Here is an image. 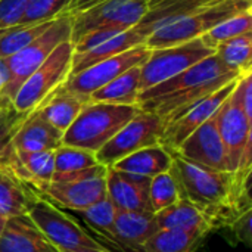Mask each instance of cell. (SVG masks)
<instances>
[{
  "label": "cell",
  "mask_w": 252,
  "mask_h": 252,
  "mask_svg": "<svg viewBox=\"0 0 252 252\" xmlns=\"http://www.w3.org/2000/svg\"><path fill=\"white\" fill-rule=\"evenodd\" d=\"M86 103H89L86 99L68 92L61 84L34 111L56 130L65 133Z\"/></svg>",
  "instance_id": "cell-21"
},
{
  "label": "cell",
  "mask_w": 252,
  "mask_h": 252,
  "mask_svg": "<svg viewBox=\"0 0 252 252\" xmlns=\"http://www.w3.org/2000/svg\"><path fill=\"white\" fill-rule=\"evenodd\" d=\"M173 165V154L162 145H154L133 152L131 155L117 161L111 168L123 173H131L154 179L158 174L167 173Z\"/></svg>",
  "instance_id": "cell-22"
},
{
  "label": "cell",
  "mask_w": 252,
  "mask_h": 252,
  "mask_svg": "<svg viewBox=\"0 0 252 252\" xmlns=\"http://www.w3.org/2000/svg\"><path fill=\"white\" fill-rule=\"evenodd\" d=\"M53 21L47 22H37V24H28V25H13L9 28L0 30V58L6 59L19 50H22L25 46H28L31 41H34L37 37H40Z\"/></svg>",
  "instance_id": "cell-28"
},
{
  "label": "cell",
  "mask_w": 252,
  "mask_h": 252,
  "mask_svg": "<svg viewBox=\"0 0 252 252\" xmlns=\"http://www.w3.org/2000/svg\"><path fill=\"white\" fill-rule=\"evenodd\" d=\"M239 75L214 53L167 81L140 92L137 106L145 112L158 115L167 126L204 97L235 81Z\"/></svg>",
  "instance_id": "cell-1"
},
{
  "label": "cell",
  "mask_w": 252,
  "mask_h": 252,
  "mask_svg": "<svg viewBox=\"0 0 252 252\" xmlns=\"http://www.w3.org/2000/svg\"><path fill=\"white\" fill-rule=\"evenodd\" d=\"M7 81H9V69H7V65L4 62V59L0 58V96H1L3 89L6 87Z\"/></svg>",
  "instance_id": "cell-38"
},
{
  "label": "cell",
  "mask_w": 252,
  "mask_h": 252,
  "mask_svg": "<svg viewBox=\"0 0 252 252\" xmlns=\"http://www.w3.org/2000/svg\"><path fill=\"white\" fill-rule=\"evenodd\" d=\"M216 123L226 151L229 171L252 168V120L230 94L217 109Z\"/></svg>",
  "instance_id": "cell-11"
},
{
  "label": "cell",
  "mask_w": 252,
  "mask_h": 252,
  "mask_svg": "<svg viewBox=\"0 0 252 252\" xmlns=\"http://www.w3.org/2000/svg\"><path fill=\"white\" fill-rule=\"evenodd\" d=\"M100 1H103V0H71V4H69L66 12L74 13V12L86 10V9H89V7H92V6H94V4H97Z\"/></svg>",
  "instance_id": "cell-37"
},
{
  "label": "cell",
  "mask_w": 252,
  "mask_h": 252,
  "mask_svg": "<svg viewBox=\"0 0 252 252\" xmlns=\"http://www.w3.org/2000/svg\"><path fill=\"white\" fill-rule=\"evenodd\" d=\"M149 185L151 179L145 176L117 171L111 167L106 171V196L117 211H151Z\"/></svg>",
  "instance_id": "cell-15"
},
{
  "label": "cell",
  "mask_w": 252,
  "mask_h": 252,
  "mask_svg": "<svg viewBox=\"0 0 252 252\" xmlns=\"http://www.w3.org/2000/svg\"><path fill=\"white\" fill-rule=\"evenodd\" d=\"M219 1L223 0H151L149 10L139 24L151 34L159 21L186 15L189 12L216 4Z\"/></svg>",
  "instance_id": "cell-26"
},
{
  "label": "cell",
  "mask_w": 252,
  "mask_h": 252,
  "mask_svg": "<svg viewBox=\"0 0 252 252\" xmlns=\"http://www.w3.org/2000/svg\"><path fill=\"white\" fill-rule=\"evenodd\" d=\"M28 114L19 112L13 108V105H9L6 109L0 112V162L7 157V154L12 149V140L19 128V126L24 123Z\"/></svg>",
  "instance_id": "cell-34"
},
{
  "label": "cell",
  "mask_w": 252,
  "mask_h": 252,
  "mask_svg": "<svg viewBox=\"0 0 252 252\" xmlns=\"http://www.w3.org/2000/svg\"><path fill=\"white\" fill-rule=\"evenodd\" d=\"M236 80L219 89L217 92L211 93L210 96L204 97L202 100L195 103L192 108H189L186 112H183L177 120L167 124L159 145H162L170 152H174L199 126H202L207 120H210L217 112L221 103L232 93Z\"/></svg>",
  "instance_id": "cell-14"
},
{
  "label": "cell",
  "mask_w": 252,
  "mask_h": 252,
  "mask_svg": "<svg viewBox=\"0 0 252 252\" xmlns=\"http://www.w3.org/2000/svg\"><path fill=\"white\" fill-rule=\"evenodd\" d=\"M252 28V15L251 10L238 13L235 16H230L227 19H224L223 22H220L219 25H216L214 28H211L208 32H205L204 35H201L202 41L216 50V47L229 40L233 38L236 35L245 34V32H251Z\"/></svg>",
  "instance_id": "cell-32"
},
{
  "label": "cell",
  "mask_w": 252,
  "mask_h": 252,
  "mask_svg": "<svg viewBox=\"0 0 252 252\" xmlns=\"http://www.w3.org/2000/svg\"><path fill=\"white\" fill-rule=\"evenodd\" d=\"M99 165L94 152L62 145L55 151V174H69Z\"/></svg>",
  "instance_id": "cell-31"
},
{
  "label": "cell",
  "mask_w": 252,
  "mask_h": 252,
  "mask_svg": "<svg viewBox=\"0 0 252 252\" xmlns=\"http://www.w3.org/2000/svg\"><path fill=\"white\" fill-rule=\"evenodd\" d=\"M252 210L241 214L238 219H235L227 227L223 230L229 232V236L232 241H238L241 244H245L248 247L252 245V229H251Z\"/></svg>",
  "instance_id": "cell-36"
},
{
  "label": "cell",
  "mask_w": 252,
  "mask_h": 252,
  "mask_svg": "<svg viewBox=\"0 0 252 252\" xmlns=\"http://www.w3.org/2000/svg\"><path fill=\"white\" fill-rule=\"evenodd\" d=\"M139 111V106L89 102L84 105L69 128L63 133L62 145L96 154Z\"/></svg>",
  "instance_id": "cell-3"
},
{
  "label": "cell",
  "mask_w": 252,
  "mask_h": 252,
  "mask_svg": "<svg viewBox=\"0 0 252 252\" xmlns=\"http://www.w3.org/2000/svg\"><path fill=\"white\" fill-rule=\"evenodd\" d=\"M158 232L155 214L151 211H118L115 217V244L124 250L139 252L142 245Z\"/></svg>",
  "instance_id": "cell-19"
},
{
  "label": "cell",
  "mask_w": 252,
  "mask_h": 252,
  "mask_svg": "<svg viewBox=\"0 0 252 252\" xmlns=\"http://www.w3.org/2000/svg\"><path fill=\"white\" fill-rule=\"evenodd\" d=\"M148 37H149V32L140 24H137L136 27L114 35L108 41H105V43L87 50V52H83V53L74 52L72 61H71L69 75L77 74V72H80V71H83V69H86V68H89V66L100 62V61H105L108 58L117 56L123 52H127L133 47L142 46L146 43Z\"/></svg>",
  "instance_id": "cell-17"
},
{
  "label": "cell",
  "mask_w": 252,
  "mask_h": 252,
  "mask_svg": "<svg viewBox=\"0 0 252 252\" xmlns=\"http://www.w3.org/2000/svg\"><path fill=\"white\" fill-rule=\"evenodd\" d=\"M72 24L71 13L63 12L53 19L52 25L34 41L25 46L18 53L4 59L9 69V81L1 92V96L12 102L19 87L27 81V78L47 59V56L65 41H71Z\"/></svg>",
  "instance_id": "cell-5"
},
{
  "label": "cell",
  "mask_w": 252,
  "mask_h": 252,
  "mask_svg": "<svg viewBox=\"0 0 252 252\" xmlns=\"http://www.w3.org/2000/svg\"><path fill=\"white\" fill-rule=\"evenodd\" d=\"M9 105H12V102H9V100H6L3 96H0V112L3 111V109H6Z\"/></svg>",
  "instance_id": "cell-40"
},
{
  "label": "cell",
  "mask_w": 252,
  "mask_h": 252,
  "mask_svg": "<svg viewBox=\"0 0 252 252\" xmlns=\"http://www.w3.org/2000/svg\"><path fill=\"white\" fill-rule=\"evenodd\" d=\"M63 252H112L109 251V250H106V248H100V250H77V251H63Z\"/></svg>",
  "instance_id": "cell-39"
},
{
  "label": "cell",
  "mask_w": 252,
  "mask_h": 252,
  "mask_svg": "<svg viewBox=\"0 0 252 252\" xmlns=\"http://www.w3.org/2000/svg\"><path fill=\"white\" fill-rule=\"evenodd\" d=\"M173 154L205 168L229 171L226 151L216 123V114L199 126Z\"/></svg>",
  "instance_id": "cell-13"
},
{
  "label": "cell",
  "mask_w": 252,
  "mask_h": 252,
  "mask_svg": "<svg viewBox=\"0 0 252 252\" xmlns=\"http://www.w3.org/2000/svg\"><path fill=\"white\" fill-rule=\"evenodd\" d=\"M164 128L165 124L158 115L140 109L105 146L96 152V158L100 165L109 168L117 161L136 151L158 145Z\"/></svg>",
  "instance_id": "cell-10"
},
{
  "label": "cell",
  "mask_w": 252,
  "mask_h": 252,
  "mask_svg": "<svg viewBox=\"0 0 252 252\" xmlns=\"http://www.w3.org/2000/svg\"><path fill=\"white\" fill-rule=\"evenodd\" d=\"M149 0H103L86 10L71 13V43L96 30L126 31L136 27L148 13Z\"/></svg>",
  "instance_id": "cell-7"
},
{
  "label": "cell",
  "mask_w": 252,
  "mask_h": 252,
  "mask_svg": "<svg viewBox=\"0 0 252 252\" xmlns=\"http://www.w3.org/2000/svg\"><path fill=\"white\" fill-rule=\"evenodd\" d=\"M69 4L71 0H28V4L19 24L28 25L53 21L61 13L66 12Z\"/></svg>",
  "instance_id": "cell-33"
},
{
  "label": "cell",
  "mask_w": 252,
  "mask_h": 252,
  "mask_svg": "<svg viewBox=\"0 0 252 252\" xmlns=\"http://www.w3.org/2000/svg\"><path fill=\"white\" fill-rule=\"evenodd\" d=\"M27 216L59 252L103 248L74 219L37 195H34Z\"/></svg>",
  "instance_id": "cell-6"
},
{
  "label": "cell",
  "mask_w": 252,
  "mask_h": 252,
  "mask_svg": "<svg viewBox=\"0 0 252 252\" xmlns=\"http://www.w3.org/2000/svg\"><path fill=\"white\" fill-rule=\"evenodd\" d=\"M62 131L56 130L35 111H32L19 126L12 140V148L25 152L56 151L59 146H62Z\"/></svg>",
  "instance_id": "cell-20"
},
{
  "label": "cell",
  "mask_w": 252,
  "mask_h": 252,
  "mask_svg": "<svg viewBox=\"0 0 252 252\" xmlns=\"http://www.w3.org/2000/svg\"><path fill=\"white\" fill-rule=\"evenodd\" d=\"M27 4L28 0H0V30L18 25Z\"/></svg>",
  "instance_id": "cell-35"
},
{
  "label": "cell",
  "mask_w": 252,
  "mask_h": 252,
  "mask_svg": "<svg viewBox=\"0 0 252 252\" xmlns=\"http://www.w3.org/2000/svg\"><path fill=\"white\" fill-rule=\"evenodd\" d=\"M142 66V65H140ZM140 66H133L90 94L89 102L137 106L140 93Z\"/></svg>",
  "instance_id": "cell-23"
},
{
  "label": "cell",
  "mask_w": 252,
  "mask_h": 252,
  "mask_svg": "<svg viewBox=\"0 0 252 252\" xmlns=\"http://www.w3.org/2000/svg\"><path fill=\"white\" fill-rule=\"evenodd\" d=\"M106 171L108 167L99 164L77 173L53 174L50 182L27 188L61 210L78 213L106 198Z\"/></svg>",
  "instance_id": "cell-4"
},
{
  "label": "cell",
  "mask_w": 252,
  "mask_h": 252,
  "mask_svg": "<svg viewBox=\"0 0 252 252\" xmlns=\"http://www.w3.org/2000/svg\"><path fill=\"white\" fill-rule=\"evenodd\" d=\"M207 236L199 230L161 229L142 245L139 252H195Z\"/></svg>",
  "instance_id": "cell-25"
},
{
  "label": "cell",
  "mask_w": 252,
  "mask_h": 252,
  "mask_svg": "<svg viewBox=\"0 0 252 252\" xmlns=\"http://www.w3.org/2000/svg\"><path fill=\"white\" fill-rule=\"evenodd\" d=\"M151 52L152 50L146 44L133 47L117 56L100 61L77 74L68 75V78L62 84L68 92L89 102L92 93H94L96 90H99L100 87H103L105 84H108L127 69L143 65L149 58Z\"/></svg>",
  "instance_id": "cell-12"
},
{
  "label": "cell",
  "mask_w": 252,
  "mask_h": 252,
  "mask_svg": "<svg viewBox=\"0 0 252 252\" xmlns=\"http://www.w3.org/2000/svg\"><path fill=\"white\" fill-rule=\"evenodd\" d=\"M251 7L252 0H223L186 15L159 21L145 44L154 50L199 38L224 19L251 10Z\"/></svg>",
  "instance_id": "cell-2"
},
{
  "label": "cell",
  "mask_w": 252,
  "mask_h": 252,
  "mask_svg": "<svg viewBox=\"0 0 252 252\" xmlns=\"http://www.w3.org/2000/svg\"><path fill=\"white\" fill-rule=\"evenodd\" d=\"M216 56L230 69L245 74L252 71V32H245L220 43Z\"/></svg>",
  "instance_id": "cell-27"
},
{
  "label": "cell",
  "mask_w": 252,
  "mask_h": 252,
  "mask_svg": "<svg viewBox=\"0 0 252 252\" xmlns=\"http://www.w3.org/2000/svg\"><path fill=\"white\" fill-rule=\"evenodd\" d=\"M211 55H214V49L208 47L201 37L182 44L154 49L140 66V92L167 81Z\"/></svg>",
  "instance_id": "cell-9"
},
{
  "label": "cell",
  "mask_w": 252,
  "mask_h": 252,
  "mask_svg": "<svg viewBox=\"0 0 252 252\" xmlns=\"http://www.w3.org/2000/svg\"><path fill=\"white\" fill-rule=\"evenodd\" d=\"M158 230L161 229H179V230H199L207 235L217 232L216 223L211 214L193 204L192 201L182 198L171 207L155 214Z\"/></svg>",
  "instance_id": "cell-18"
},
{
  "label": "cell",
  "mask_w": 252,
  "mask_h": 252,
  "mask_svg": "<svg viewBox=\"0 0 252 252\" xmlns=\"http://www.w3.org/2000/svg\"><path fill=\"white\" fill-rule=\"evenodd\" d=\"M149 1H151V0H149Z\"/></svg>",
  "instance_id": "cell-42"
},
{
  "label": "cell",
  "mask_w": 252,
  "mask_h": 252,
  "mask_svg": "<svg viewBox=\"0 0 252 252\" xmlns=\"http://www.w3.org/2000/svg\"><path fill=\"white\" fill-rule=\"evenodd\" d=\"M4 223H6V220H4L3 217H0V235H1V232H3V227H4Z\"/></svg>",
  "instance_id": "cell-41"
},
{
  "label": "cell",
  "mask_w": 252,
  "mask_h": 252,
  "mask_svg": "<svg viewBox=\"0 0 252 252\" xmlns=\"http://www.w3.org/2000/svg\"><path fill=\"white\" fill-rule=\"evenodd\" d=\"M183 198L180 186L174 174L168 170L167 173L158 174L151 179L149 185V204L154 214L171 207Z\"/></svg>",
  "instance_id": "cell-29"
},
{
  "label": "cell",
  "mask_w": 252,
  "mask_h": 252,
  "mask_svg": "<svg viewBox=\"0 0 252 252\" xmlns=\"http://www.w3.org/2000/svg\"><path fill=\"white\" fill-rule=\"evenodd\" d=\"M0 252H59L24 214L7 219L0 235Z\"/></svg>",
  "instance_id": "cell-16"
},
{
  "label": "cell",
  "mask_w": 252,
  "mask_h": 252,
  "mask_svg": "<svg viewBox=\"0 0 252 252\" xmlns=\"http://www.w3.org/2000/svg\"><path fill=\"white\" fill-rule=\"evenodd\" d=\"M72 55V43H61L19 87L12 100L13 108L25 114L32 112L56 87H59L68 78L71 72Z\"/></svg>",
  "instance_id": "cell-8"
},
{
  "label": "cell",
  "mask_w": 252,
  "mask_h": 252,
  "mask_svg": "<svg viewBox=\"0 0 252 252\" xmlns=\"http://www.w3.org/2000/svg\"><path fill=\"white\" fill-rule=\"evenodd\" d=\"M34 193L6 167L0 165V217L4 220L28 213Z\"/></svg>",
  "instance_id": "cell-24"
},
{
  "label": "cell",
  "mask_w": 252,
  "mask_h": 252,
  "mask_svg": "<svg viewBox=\"0 0 252 252\" xmlns=\"http://www.w3.org/2000/svg\"><path fill=\"white\" fill-rule=\"evenodd\" d=\"M117 208L112 205V202L106 198L99 201L97 204L92 205L90 208L84 211H78V214L83 221L97 232L102 238L111 241L115 244V235H114V226H115V217H117Z\"/></svg>",
  "instance_id": "cell-30"
}]
</instances>
